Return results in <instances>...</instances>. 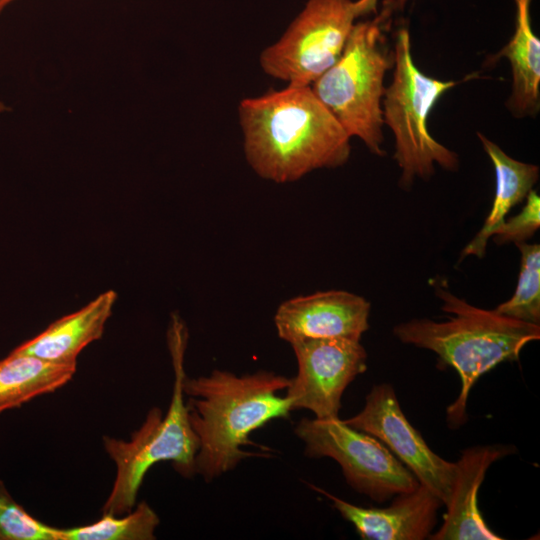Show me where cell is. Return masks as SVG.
<instances>
[{
    "mask_svg": "<svg viewBox=\"0 0 540 540\" xmlns=\"http://www.w3.org/2000/svg\"><path fill=\"white\" fill-rule=\"evenodd\" d=\"M387 13L355 23L339 59L311 89L348 136L383 156L382 98L384 78L394 64L385 34Z\"/></svg>",
    "mask_w": 540,
    "mask_h": 540,
    "instance_id": "5",
    "label": "cell"
},
{
    "mask_svg": "<svg viewBox=\"0 0 540 540\" xmlns=\"http://www.w3.org/2000/svg\"><path fill=\"white\" fill-rule=\"evenodd\" d=\"M7 109V107L2 103L0 102V112H3Z\"/></svg>",
    "mask_w": 540,
    "mask_h": 540,
    "instance_id": "24",
    "label": "cell"
},
{
    "mask_svg": "<svg viewBox=\"0 0 540 540\" xmlns=\"http://www.w3.org/2000/svg\"><path fill=\"white\" fill-rule=\"evenodd\" d=\"M357 17L355 1L308 0L282 36L261 52V69L289 86H311L339 59Z\"/></svg>",
    "mask_w": 540,
    "mask_h": 540,
    "instance_id": "7",
    "label": "cell"
},
{
    "mask_svg": "<svg viewBox=\"0 0 540 540\" xmlns=\"http://www.w3.org/2000/svg\"><path fill=\"white\" fill-rule=\"evenodd\" d=\"M298 363L286 396L292 410L307 409L315 418H339L346 387L367 369V353L360 341L314 338L290 344Z\"/></svg>",
    "mask_w": 540,
    "mask_h": 540,
    "instance_id": "9",
    "label": "cell"
},
{
    "mask_svg": "<svg viewBox=\"0 0 540 540\" xmlns=\"http://www.w3.org/2000/svg\"><path fill=\"white\" fill-rule=\"evenodd\" d=\"M510 446H477L465 449L456 462V477L443 524L432 540H502L485 523L478 508V491L493 462L512 453Z\"/></svg>",
    "mask_w": 540,
    "mask_h": 540,
    "instance_id": "13",
    "label": "cell"
},
{
    "mask_svg": "<svg viewBox=\"0 0 540 540\" xmlns=\"http://www.w3.org/2000/svg\"><path fill=\"white\" fill-rule=\"evenodd\" d=\"M0 540H60V529L31 516L0 479Z\"/></svg>",
    "mask_w": 540,
    "mask_h": 540,
    "instance_id": "20",
    "label": "cell"
},
{
    "mask_svg": "<svg viewBox=\"0 0 540 540\" xmlns=\"http://www.w3.org/2000/svg\"><path fill=\"white\" fill-rule=\"evenodd\" d=\"M187 331L174 317L168 331V345L174 369L172 397L167 413L153 407L129 440L103 437L104 449L114 462L116 476L102 507V514L121 516L134 507L145 474L160 461H171L175 470L190 478L196 473L198 437L188 417L184 400V352Z\"/></svg>",
    "mask_w": 540,
    "mask_h": 540,
    "instance_id": "4",
    "label": "cell"
},
{
    "mask_svg": "<svg viewBox=\"0 0 540 540\" xmlns=\"http://www.w3.org/2000/svg\"><path fill=\"white\" fill-rule=\"evenodd\" d=\"M333 503L341 516L351 522L364 540H422L436 524L441 500L426 486L398 494L385 508H364L346 502L325 490L310 485Z\"/></svg>",
    "mask_w": 540,
    "mask_h": 540,
    "instance_id": "12",
    "label": "cell"
},
{
    "mask_svg": "<svg viewBox=\"0 0 540 540\" xmlns=\"http://www.w3.org/2000/svg\"><path fill=\"white\" fill-rule=\"evenodd\" d=\"M370 303L344 290L293 297L281 303L274 323L278 336L292 344L314 338L360 341L369 328Z\"/></svg>",
    "mask_w": 540,
    "mask_h": 540,
    "instance_id": "11",
    "label": "cell"
},
{
    "mask_svg": "<svg viewBox=\"0 0 540 540\" xmlns=\"http://www.w3.org/2000/svg\"><path fill=\"white\" fill-rule=\"evenodd\" d=\"M393 51V78L384 90L382 117L395 138L400 184L409 187L416 177L432 176L436 164L450 171L458 168L457 154L435 140L427 126L434 105L456 82L438 80L419 70L406 28L397 31Z\"/></svg>",
    "mask_w": 540,
    "mask_h": 540,
    "instance_id": "6",
    "label": "cell"
},
{
    "mask_svg": "<svg viewBox=\"0 0 540 540\" xmlns=\"http://www.w3.org/2000/svg\"><path fill=\"white\" fill-rule=\"evenodd\" d=\"M521 254L520 271L512 297L494 311L518 321L540 322V246L526 242L515 244Z\"/></svg>",
    "mask_w": 540,
    "mask_h": 540,
    "instance_id": "19",
    "label": "cell"
},
{
    "mask_svg": "<svg viewBox=\"0 0 540 540\" xmlns=\"http://www.w3.org/2000/svg\"><path fill=\"white\" fill-rule=\"evenodd\" d=\"M526 203L519 214L505 220L492 235L498 245L522 243L530 239L540 226V197L535 190L526 196Z\"/></svg>",
    "mask_w": 540,
    "mask_h": 540,
    "instance_id": "21",
    "label": "cell"
},
{
    "mask_svg": "<svg viewBox=\"0 0 540 540\" xmlns=\"http://www.w3.org/2000/svg\"><path fill=\"white\" fill-rule=\"evenodd\" d=\"M76 366L11 351L0 360V413L61 388L72 379Z\"/></svg>",
    "mask_w": 540,
    "mask_h": 540,
    "instance_id": "17",
    "label": "cell"
},
{
    "mask_svg": "<svg viewBox=\"0 0 540 540\" xmlns=\"http://www.w3.org/2000/svg\"><path fill=\"white\" fill-rule=\"evenodd\" d=\"M354 429L380 440L405 464L420 484L447 505L456 477V463L435 454L404 415L393 387L375 385L366 396L362 411L343 420Z\"/></svg>",
    "mask_w": 540,
    "mask_h": 540,
    "instance_id": "10",
    "label": "cell"
},
{
    "mask_svg": "<svg viewBox=\"0 0 540 540\" xmlns=\"http://www.w3.org/2000/svg\"><path fill=\"white\" fill-rule=\"evenodd\" d=\"M116 299L113 290L100 294L78 311L57 319L13 351L49 362L77 364L80 352L101 338Z\"/></svg>",
    "mask_w": 540,
    "mask_h": 540,
    "instance_id": "14",
    "label": "cell"
},
{
    "mask_svg": "<svg viewBox=\"0 0 540 540\" xmlns=\"http://www.w3.org/2000/svg\"><path fill=\"white\" fill-rule=\"evenodd\" d=\"M245 158L275 183L299 180L322 168L344 165L350 137L310 86H289L248 97L238 105Z\"/></svg>",
    "mask_w": 540,
    "mask_h": 540,
    "instance_id": "1",
    "label": "cell"
},
{
    "mask_svg": "<svg viewBox=\"0 0 540 540\" xmlns=\"http://www.w3.org/2000/svg\"><path fill=\"white\" fill-rule=\"evenodd\" d=\"M435 288L441 309L452 316L442 322L413 319L395 326L393 333L405 344L435 352L439 367L457 371L461 390L447 407V423L457 428L466 421L468 394L479 377L502 362L517 361L523 347L540 338V326L477 308L440 285Z\"/></svg>",
    "mask_w": 540,
    "mask_h": 540,
    "instance_id": "3",
    "label": "cell"
},
{
    "mask_svg": "<svg viewBox=\"0 0 540 540\" xmlns=\"http://www.w3.org/2000/svg\"><path fill=\"white\" fill-rule=\"evenodd\" d=\"M477 136L495 171V195L490 212L476 236L464 248L461 259L484 256L488 240L506 220L509 211L521 203L539 178V167L518 161L506 154L482 133Z\"/></svg>",
    "mask_w": 540,
    "mask_h": 540,
    "instance_id": "15",
    "label": "cell"
},
{
    "mask_svg": "<svg viewBox=\"0 0 540 540\" xmlns=\"http://www.w3.org/2000/svg\"><path fill=\"white\" fill-rule=\"evenodd\" d=\"M13 0H0V11H2Z\"/></svg>",
    "mask_w": 540,
    "mask_h": 540,
    "instance_id": "23",
    "label": "cell"
},
{
    "mask_svg": "<svg viewBox=\"0 0 540 540\" xmlns=\"http://www.w3.org/2000/svg\"><path fill=\"white\" fill-rule=\"evenodd\" d=\"M290 381L265 370L238 376L215 369L208 376L186 377L188 417L199 441L196 473L209 482L255 456L242 447L249 444L254 430L273 419L288 418L291 402L278 392Z\"/></svg>",
    "mask_w": 540,
    "mask_h": 540,
    "instance_id": "2",
    "label": "cell"
},
{
    "mask_svg": "<svg viewBox=\"0 0 540 540\" xmlns=\"http://www.w3.org/2000/svg\"><path fill=\"white\" fill-rule=\"evenodd\" d=\"M295 434L305 444L306 456L334 459L347 483L376 502L411 492L420 484L380 440L340 418H303Z\"/></svg>",
    "mask_w": 540,
    "mask_h": 540,
    "instance_id": "8",
    "label": "cell"
},
{
    "mask_svg": "<svg viewBox=\"0 0 540 540\" xmlns=\"http://www.w3.org/2000/svg\"><path fill=\"white\" fill-rule=\"evenodd\" d=\"M515 30L494 61L508 59L512 71V90L507 101L516 116L535 115L540 106V41L534 34L530 18L531 0H514Z\"/></svg>",
    "mask_w": 540,
    "mask_h": 540,
    "instance_id": "16",
    "label": "cell"
},
{
    "mask_svg": "<svg viewBox=\"0 0 540 540\" xmlns=\"http://www.w3.org/2000/svg\"><path fill=\"white\" fill-rule=\"evenodd\" d=\"M158 525V515L143 501L124 515L103 514L89 525L60 529V540H153Z\"/></svg>",
    "mask_w": 540,
    "mask_h": 540,
    "instance_id": "18",
    "label": "cell"
},
{
    "mask_svg": "<svg viewBox=\"0 0 540 540\" xmlns=\"http://www.w3.org/2000/svg\"><path fill=\"white\" fill-rule=\"evenodd\" d=\"M378 0H357L355 1V8L359 16L369 14L376 9Z\"/></svg>",
    "mask_w": 540,
    "mask_h": 540,
    "instance_id": "22",
    "label": "cell"
}]
</instances>
